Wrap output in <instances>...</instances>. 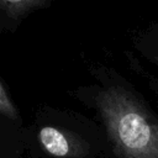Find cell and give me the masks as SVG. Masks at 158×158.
Wrapping results in <instances>:
<instances>
[{"mask_svg": "<svg viewBox=\"0 0 158 158\" xmlns=\"http://www.w3.org/2000/svg\"><path fill=\"white\" fill-rule=\"evenodd\" d=\"M38 139L46 152L57 158H67L72 154V142L59 128L44 126L38 132Z\"/></svg>", "mask_w": 158, "mask_h": 158, "instance_id": "2", "label": "cell"}, {"mask_svg": "<svg viewBox=\"0 0 158 158\" xmlns=\"http://www.w3.org/2000/svg\"><path fill=\"white\" fill-rule=\"evenodd\" d=\"M0 115L16 121L19 118V112L15 106V104L12 102V100L10 99L6 89L4 88V85L0 83Z\"/></svg>", "mask_w": 158, "mask_h": 158, "instance_id": "4", "label": "cell"}, {"mask_svg": "<svg viewBox=\"0 0 158 158\" xmlns=\"http://www.w3.org/2000/svg\"><path fill=\"white\" fill-rule=\"evenodd\" d=\"M95 106L116 158H158V117L137 95L111 84L96 93Z\"/></svg>", "mask_w": 158, "mask_h": 158, "instance_id": "1", "label": "cell"}, {"mask_svg": "<svg viewBox=\"0 0 158 158\" xmlns=\"http://www.w3.org/2000/svg\"><path fill=\"white\" fill-rule=\"evenodd\" d=\"M48 5L49 2L44 0H0V12L11 20H21Z\"/></svg>", "mask_w": 158, "mask_h": 158, "instance_id": "3", "label": "cell"}]
</instances>
